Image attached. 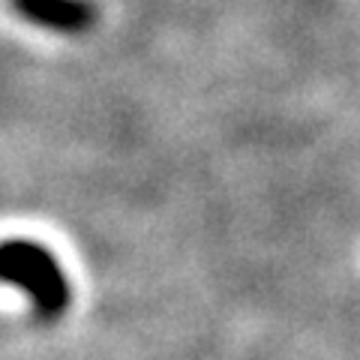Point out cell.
Wrapping results in <instances>:
<instances>
[{
    "label": "cell",
    "mask_w": 360,
    "mask_h": 360,
    "mask_svg": "<svg viewBox=\"0 0 360 360\" xmlns=\"http://www.w3.org/2000/svg\"><path fill=\"white\" fill-rule=\"evenodd\" d=\"M21 9H27L30 15L37 18H49V21H66V25H82L87 18V4H78V0H18Z\"/></svg>",
    "instance_id": "1"
}]
</instances>
